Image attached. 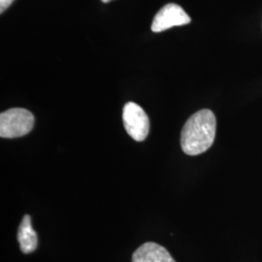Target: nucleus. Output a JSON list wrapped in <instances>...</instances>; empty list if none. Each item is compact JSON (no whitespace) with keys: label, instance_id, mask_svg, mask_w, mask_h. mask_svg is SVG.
<instances>
[{"label":"nucleus","instance_id":"obj_1","mask_svg":"<svg viewBox=\"0 0 262 262\" xmlns=\"http://www.w3.org/2000/svg\"><path fill=\"white\" fill-rule=\"evenodd\" d=\"M216 120L214 113L203 109L187 120L181 134V147L187 156H198L209 150L215 140Z\"/></svg>","mask_w":262,"mask_h":262},{"label":"nucleus","instance_id":"obj_2","mask_svg":"<svg viewBox=\"0 0 262 262\" xmlns=\"http://www.w3.org/2000/svg\"><path fill=\"white\" fill-rule=\"evenodd\" d=\"M34 126V116L24 108H12L0 115V136L18 138L28 134Z\"/></svg>","mask_w":262,"mask_h":262},{"label":"nucleus","instance_id":"obj_3","mask_svg":"<svg viewBox=\"0 0 262 262\" xmlns=\"http://www.w3.org/2000/svg\"><path fill=\"white\" fill-rule=\"evenodd\" d=\"M122 122L126 132L137 142L145 140L150 131L148 115L138 104L127 102L122 110Z\"/></svg>","mask_w":262,"mask_h":262},{"label":"nucleus","instance_id":"obj_4","mask_svg":"<svg viewBox=\"0 0 262 262\" xmlns=\"http://www.w3.org/2000/svg\"><path fill=\"white\" fill-rule=\"evenodd\" d=\"M190 20V17L181 6L169 3L157 13L150 28L154 32H162L169 28L187 25Z\"/></svg>","mask_w":262,"mask_h":262},{"label":"nucleus","instance_id":"obj_5","mask_svg":"<svg viewBox=\"0 0 262 262\" xmlns=\"http://www.w3.org/2000/svg\"><path fill=\"white\" fill-rule=\"evenodd\" d=\"M132 262H176L168 251L154 242L143 244L132 255Z\"/></svg>","mask_w":262,"mask_h":262},{"label":"nucleus","instance_id":"obj_6","mask_svg":"<svg viewBox=\"0 0 262 262\" xmlns=\"http://www.w3.org/2000/svg\"><path fill=\"white\" fill-rule=\"evenodd\" d=\"M18 240L23 253H30L36 250L38 243L37 234L32 228L30 215H26L24 216L19 226Z\"/></svg>","mask_w":262,"mask_h":262},{"label":"nucleus","instance_id":"obj_7","mask_svg":"<svg viewBox=\"0 0 262 262\" xmlns=\"http://www.w3.org/2000/svg\"><path fill=\"white\" fill-rule=\"evenodd\" d=\"M15 0H0V12L3 13L5 10L8 9L10 5L14 2Z\"/></svg>","mask_w":262,"mask_h":262},{"label":"nucleus","instance_id":"obj_8","mask_svg":"<svg viewBox=\"0 0 262 262\" xmlns=\"http://www.w3.org/2000/svg\"><path fill=\"white\" fill-rule=\"evenodd\" d=\"M102 2H104V3H108V2H111V1H113V0H101Z\"/></svg>","mask_w":262,"mask_h":262}]
</instances>
